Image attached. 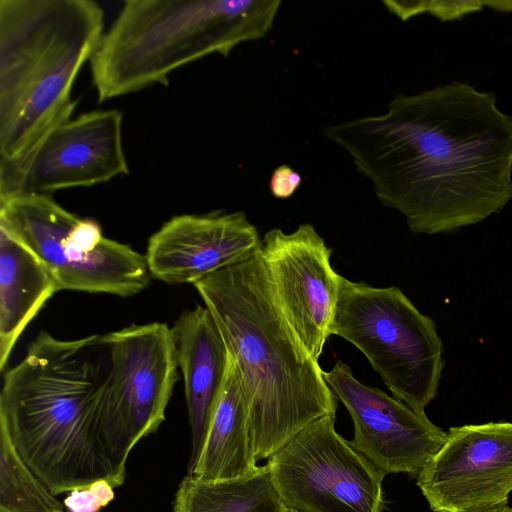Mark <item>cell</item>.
Returning <instances> with one entry per match:
<instances>
[{"mask_svg":"<svg viewBox=\"0 0 512 512\" xmlns=\"http://www.w3.org/2000/svg\"><path fill=\"white\" fill-rule=\"evenodd\" d=\"M214 318L247 401L256 461L269 459L316 420L336 416L323 370L289 326L260 248L193 284Z\"/></svg>","mask_w":512,"mask_h":512,"instance_id":"obj_3","label":"cell"},{"mask_svg":"<svg viewBox=\"0 0 512 512\" xmlns=\"http://www.w3.org/2000/svg\"><path fill=\"white\" fill-rule=\"evenodd\" d=\"M280 0H128L90 59L99 102L168 84L169 75L212 53L228 57L264 37Z\"/></svg>","mask_w":512,"mask_h":512,"instance_id":"obj_5","label":"cell"},{"mask_svg":"<svg viewBox=\"0 0 512 512\" xmlns=\"http://www.w3.org/2000/svg\"><path fill=\"white\" fill-rule=\"evenodd\" d=\"M91 0H0V161H15L77 105L73 83L104 34Z\"/></svg>","mask_w":512,"mask_h":512,"instance_id":"obj_4","label":"cell"},{"mask_svg":"<svg viewBox=\"0 0 512 512\" xmlns=\"http://www.w3.org/2000/svg\"><path fill=\"white\" fill-rule=\"evenodd\" d=\"M411 232L482 222L512 199V115L493 92L453 81L392 99L381 115L324 129Z\"/></svg>","mask_w":512,"mask_h":512,"instance_id":"obj_1","label":"cell"},{"mask_svg":"<svg viewBox=\"0 0 512 512\" xmlns=\"http://www.w3.org/2000/svg\"><path fill=\"white\" fill-rule=\"evenodd\" d=\"M114 487L106 480L69 492L64 499L68 512H99L114 499Z\"/></svg>","mask_w":512,"mask_h":512,"instance_id":"obj_21","label":"cell"},{"mask_svg":"<svg viewBox=\"0 0 512 512\" xmlns=\"http://www.w3.org/2000/svg\"><path fill=\"white\" fill-rule=\"evenodd\" d=\"M387 9L406 21L411 17L429 13L437 19L451 21L477 12L485 6V1H383Z\"/></svg>","mask_w":512,"mask_h":512,"instance_id":"obj_20","label":"cell"},{"mask_svg":"<svg viewBox=\"0 0 512 512\" xmlns=\"http://www.w3.org/2000/svg\"><path fill=\"white\" fill-rule=\"evenodd\" d=\"M0 227L40 259L60 291L128 297L150 283L145 255L104 237L96 221L71 213L49 194L0 198Z\"/></svg>","mask_w":512,"mask_h":512,"instance_id":"obj_7","label":"cell"},{"mask_svg":"<svg viewBox=\"0 0 512 512\" xmlns=\"http://www.w3.org/2000/svg\"><path fill=\"white\" fill-rule=\"evenodd\" d=\"M485 6L497 11L512 12V1H485Z\"/></svg>","mask_w":512,"mask_h":512,"instance_id":"obj_23","label":"cell"},{"mask_svg":"<svg viewBox=\"0 0 512 512\" xmlns=\"http://www.w3.org/2000/svg\"><path fill=\"white\" fill-rule=\"evenodd\" d=\"M285 512H295V511H292V510H287V509H286V510H285Z\"/></svg>","mask_w":512,"mask_h":512,"instance_id":"obj_25","label":"cell"},{"mask_svg":"<svg viewBox=\"0 0 512 512\" xmlns=\"http://www.w3.org/2000/svg\"><path fill=\"white\" fill-rule=\"evenodd\" d=\"M259 468L252 447L247 401L230 357L201 452L188 475L204 481H219L247 477Z\"/></svg>","mask_w":512,"mask_h":512,"instance_id":"obj_17","label":"cell"},{"mask_svg":"<svg viewBox=\"0 0 512 512\" xmlns=\"http://www.w3.org/2000/svg\"><path fill=\"white\" fill-rule=\"evenodd\" d=\"M17 453L0 427V512H64V505Z\"/></svg>","mask_w":512,"mask_h":512,"instance_id":"obj_19","label":"cell"},{"mask_svg":"<svg viewBox=\"0 0 512 512\" xmlns=\"http://www.w3.org/2000/svg\"><path fill=\"white\" fill-rule=\"evenodd\" d=\"M474 512H512V507L508 505H501L493 508H487L483 510H478Z\"/></svg>","mask_w":512,"mask_h":512,"instance_id":"obj_24","label":"cell"},{"mask_svg":"<svg viewBox=\"0 0 512 512\" xmlns=\"http://www.w3.org/2000/svg\"><path fill=\"white\" fill-rule=\"evenodd\" d=\"M300 184V174L288 165H281L273 171L269 181V189L274 197L286 199L295 193Z\"/></svg>","mask_w":512,"mask_h":512,"instance_id":"obj_22","label":"cell"},{"mask_svg":"<svg viewBox=\"0 0 512 512\" xmlns=\"http://www.w3.org/2000/svg\"><path fill=\"white\" fill-rule=\"evenodd\" d=\"M434 512H474L507 505L512 492V422L451 427L417 476Z\"/></svg>","mask_w":512,"mask_h":512,"instance_id":"obj_12","label":"cell"},{"mask_svg":"<svg viewBox=\"0 0 512 512\" xmlns=\"http://www.w3.org/2000/svg\"><path fill=\"white\" fill-rule=\"evenodd\" d=\"M105 338L110 369L98 409V432L112 462L126 475L132 449L165 420L179 367L165 323L131 325Z\"/></svg>","mask_w":512,"mask_h":512,"instance_id":"obj_8","label":"cell"},{"mask_svg":"<svg viewBox=\"0 0 512 512\" xmlns=\"http://www.w3.org/2000/svg\"><path fill=\"white\" fill-rule=\"evenodd\" d=\"M59 287L47 267L0 227V370L30 321Z\"/></svg>","mask_w":512,"mask_h":512,"instance_id":"obj_16","label":"cell"},{"mask_svg":"<svg viewBox=\"0 0 512 512\" xmlns=\"http://www.w3.org/2000/svg\"><path fill=\"white\" fill-rule=\"evenodd\" d=\"M176 360L184 377L191 428L190 474L201 452L230 361L220 330L205 306L184 311L170 327Z\"/></svg>","mask_w":512,"mask_h":512,"instance_id":"obj_15","label":"cell"},{"mask_svg":"<svg viewBox=\"0 0 512 512\" xmlns=\"http://www.w3.org/2000/svg\"><path fill=\"white\" fill-rule=\"evenodd\" d=\"M330 333L364 354L394 398L425 413L439 387L443 343L433 319L400 288L343 277Z\"/></svg>","mask_w":512,"mask_h":512,"instance_id":"obj_6","label":"cell"},{"mask_svg":"<svg viewBox=\"0 0 512 512\" xmlns=\"http://www.w3.org/2000/svg\"><path fill=\"white\" fill-rule=\"evenodd\" d=\"M335 418L311 423L268 459L278 494L295 512H382L385 474L336 432Z\"/></svg>","mask_w":512,"mask_h":512,"instance_id":"obj_9","label":"cell"},{"mask_svg":"<svg viewBox=\"0 0 512 512\" xmlns=\"http://www.w3.org/2000/svg\"><path fill=\"white\" fill-rule=\"evenodd\" d=\"M109 369L105 335L61 340L41 331L3 375L0 427L54 495L99 480L114 488L125 481L98 432Z\"/></svg>","mask_w":512,"mask_h":512,"instance_id":"obj_2","label":"cell"},{"mask_svg":"<svg viewBox=\"0 0 512 512\" xmlns=\"http://www.w3.org/2000/svg\"><path fill=\"white\" fill-rule=\"evenodd\" d=\"M323 376L352 418L350 444L383 474L417 477L443 446L447 433L425 413L361 383L343 361L338 360Z\"/></svg>","mask_w":512,"mask_h":512,"instance_id":"obj_13","label":"cell"},{"mask_svg":"<svg viewBox=\"0 0 512 512\" xmlns=\"http://www.w3.org/2000/svg\"><path fill=\"white\" fill-rule=\"evenodd\" d=\"M129 173L122 113L100 110L55 125L15 161H0V198L105 183Z\"/></svg>","mask_w":512,"mask_h":512,"instance_id":"obj_10","label":"cell"},{"mask_svg":"<svg viewBox=\"0 0 512 512\" xmlns=\"http://www.w3.org/2000/svg\"><path fill=\"white\" fill-rule=\"evenodd\" d=\"M265 464L247 477L204 481L186 475L180 482L173 512H285Z\"/></svg>","mask_w":512,"mask_h":512,"instance_id":"obj_18","label":"cell"},{"mask_svg":"<svg viewBox=\"0 0 512 512\" xmlns=\"http://www.w3.org/2000/svg\"><path fill=\"white\" fill-rule=\"evenodd\" d=\"M261 240L242 211L184 214L151 235L145 257L151 278L193 285L248 258L259 250Z\"/></svg>","mask_w":512,"mask_h":512,"instance_id":"obj_14","label":"cell"},{"mask_svg":"<svg viewBox=\"0 0 512 512\" xmlns=\"http://www.w3.org/2000/svg\"><path fill=\"white\" fill-rule=\"evenodd\" d=\"M260 254L274 298L289 326L315 360L330 333L341 281L332 249L310 223L292 233L275 228L261 240Z\"/></svg>","mask_w":512,"mask_h":512,"instance_id":"obj_11","label":"cell"}]
</instances>
